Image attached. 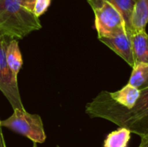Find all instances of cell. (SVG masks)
Instances as JSON below:
<instances>
[{"label":"cell","mask_w":148,"mask_h":147,"mask_svg":"<svg viewBox=\"0 0 148 147\" xmlns=\"http://www.w3.org/2000/svg\"><path fill=\"white\" fill-rule=\"evenodd\" d=\"M86 113L91 118H101L126 128L140 137L148 134V88L140 91V96L130 109L115 103L109 92L101 91L86 105Z\"/></svg>","instance_id":"6da1fadb"},{"label":"cell","mask_w":148,"mask_h":147,"mask_svg":"<svg viewBox=\"0 0 148 147\" xmlns=\"http://www.w3.org/2000/svg\"><path fill=\"white\" fill-rule=\"evenodd\" d=\"M41 29L39 17L24 8L20 0H0V36L23 39Z\"/></svg>","instance_id":"7a4b0ae2"},{"label":"cell","mask_w":148,"mask_h":147,"mask_svg":"<svg viewBox=\"0 0 148 147\" xmlns=\"http://www.w3.org/2000/svg\"><path fill=\"white\" fill-rule=\"evenodd\" d=\"M87 1L95 13L98 37L114 36L127 32L123 16L111 3L106 0Z\"/></svg>","instance_id":"3957f363"},{"label":"cell","mask_w":148,"mask_h":147,"mask_svg":"<svg viewBox=\"0 0 148 147\" xmlns=\"http://www.w3.org/2000/svg\"><path fill=\"white\" fill-rule=\"evenodd\" d=\"M25 136L34 143H43L46 139L43 123L38 114H32L25 109H16L8 119L1 121V127Z\"/></svg>","instance_id":"277c9868"},{"label":"cell","mask_w":148,"mask_h":147,"mask_svg":"<svg viewBox=\"0 0 148 147\" xmlns=\"http://www.w3.org/2000/svg\"><path fill=\"white\" fill-rule=\"evenodd\" d=\"M10 40L5 36H0V91L13 110L24 109L17 85V77L13 75L6 62V49Z\"/></svg>","instance_id":"5b68a950"},{"label":"cell","mask_w":148,"mask_h":147,"mask_svg":"<svg viewBox=\"0 0 148 147\" xmlns=\"http://www.w3.org/2000/svg\"><path fill=\"white\" fill-rule=\"evenodd\" d=\"M99 40L121 57L132 68L134 66V57L133 52V45L131 41V34L122 33L114 36L98 37Z\"/></svg>","instance_id":"8992f818"},{"label":"cell","mask_w":148,"mask_h":147,"mask_svg":"<svg viewBox=\"0 0 148 147\" xmlns=\"http://www.w3.org/2000/svg\"><path fill=\"white\" fill-rule=\"evenodd\" d=\"M133 52L135 64L148 65V34L145 31L131 35Z\"/></svg>","instance_id":"52a82bcc"},{"label":"cell","mask_w":148,"mask_h":147,"mask_svg":"<svg viewBox=\"0 0 148 147\" xmlns=\"http://www.w3.org/2000/svg\"><path fill=\"white\" fill-rule=\"evenodd\" d=\"M147 23L148 0H136L132 16V33L145 31Z\"/></svg>","instance_id":"ba28073f"},{"label":"cell","mask_w":148,"mask_h":147,"mask_svg":"<svg viewBox=\"0 0 148 147\" xmlns=\"http://www.w3.org/2000/svg\"><path fill=\"white\" fill-rule=\"evenodd\" d=\"M140 91L136 89L135 88L132 87L129 84H127L123 88L118 90L114 93L109 92V95L111 99L117 103L118 105L122 106L126 108H132L138 100L140 96Z\"/></svg>","instance_id":"9c48e42d"},{"label":"cell","mask_w":148,"mask_h":147,"mask_svg":"<svg viewBox=\"0 0 148 147\" xmlns=\"http://www.w3.org/2000/svg\"><path fill=\"white\" fill-rule=\"evenodd\" d=\"M6 62L15 76L17 77L23 66V56L16 39L10 40L6 49Z\"/></svg>","instance_id":"30bf717a"},{"label":"cell","mask_w":148,"mask_h":147,"mask_svg":"<svg viewBox=\"0 0 148 147\" xmlns=\"http://www.w3.org/2000/svg\"><path fill=\"white\" fill-rule=\"evenodd\" d=\"M129 85L135 88L139 91H142L148 88V65L135 64L133 67V72L128 81Z\"/></svg>","instance_id":"8fae6325"},{"label":"cell","mask_w":148,"mask_h":147,"mask_svg":"<svg viewBox=\"0 0 148 147\" xmlns=\"http://www.w3.org/2000/svg\"><path fill=\"white\" fill-rule=\"evenodd\" d=\"M111 3L123 16L126 23L127 31L129 34L132 33V16L134 12V8L136 0H106Z\"/></svg>","instance_id":"7c38bea8"},{"label":"cell","mask_w":148,"mask_h":147,"mask_svg":"<svg viewBox=\"0 0 148 147\" xmlns=\"http://www.w3.org/2000/svg\"><path fill=\"white\" fill-rule=\"evenodd\" d=\"M131 132L126 128H119L108 135L104 147H128Z\"/></svg>","instance_id":"4fadbf2b"},{"label":"cell","mask_w":148,"mask_h":147,"mask_svg":"<svg viewBox=\"0 0 148 147\" xmlns=\"http://www.w3.org/2000/svg\"><path fill=\"white\" fill-rule=\"evenodd\" d=\"M50 2L51 0H36L33 10V13L35 14V16L37 17L42 16L49 8Z\"/></svg>","instance_id":"5bb4252c"},{"label":"cell","mask_w":148,"mask_h":147,"mask_svg":"<svg viewBox=\"0 0 148 147\" xmlns=\"http://www.w3.org/2000/svg\"><path fill=\"white\" fill-rule=\"evenodd\" d=\"M23 6L26 9H28L29 10L32 11L33 12V10H34V6H35V3H36V0H20Z\"/></svg>","instance_id":"9a60e30c"},{"label":"cell","mask_w":148,"mask_h":147,"mask_svg":"<svg viewBox=\"0 0 148 147\" xmlns=\"http://www.w3.org/2000/svg\"><path fill=\"white\" fill-rule=\"evenodd\" d=\"M139 147H148V134L144 137H141V141Z\"/></svg>","instance_id":"2e32d148"},{"label":"cell","mask_w":148,"mask_h":147,"mask_svg":"<svg viewBox=\"0 0 148 147\" xmlns=\"http://www.w3.org/2000/svg\"><path fill=\"white\" fill-rule=\"evenodd\" d=\"M0 147H7L6 146V143L4 140V137L2 132V129H0Z\"/></svg>","instance_id":"e0dca14e"},{"label":"cell","mask_w":148,"mask_h":147,"mask_svg":"<svg viewBox=\"0 0 148 147\" xmlns=\"http://www.w3.org/2000/svg\"><path fill=\"white\" fill-rule=\"evenodd\" d=\"M33 147H36V143H34V145H33Z\"/></svg>","instance_id":"ac0fdd59"},{"label":"cell","mask_w":148,"mask_h":147,"mask_svg":"<svg viewBox=\"0 0 148 147\" xmlns=\"http://www.w3.org/2000/svg\"><path fill=\"white\" fill-rule=\"evenodd\" d=\"M0 129H1V120H0Z\"/></svg>","instance_id":"d6986e66"},{"label":"cell","mask_w":148,"mask_h":147,"mask_svg":"<svg viewBox=\"0 0 148 147\" xmlns=\"http://www.w3.org/2000/svg\"><path fill=\"white\" fill-rule=\"evenodd\" d=\"M56 147H61V146H56Z\"/></svg>","instance_id":"ffe728a7"}]
</instances>
